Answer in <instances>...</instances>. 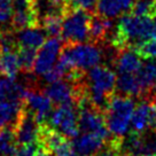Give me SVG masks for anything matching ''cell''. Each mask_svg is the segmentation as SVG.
Returning <instances> with one entry per match:
<instances>
[{"label": "cell", "mask_w": 156, "mask_h": 156, "mask_svg": "<svg viewBox=\"0 0 156 156\" xmlns=\"http://www.w3.org/2000/svg\"><path fill=\"white\" fill-rule=\"evenodd\" d=\"M156 37V29L153 17L139 16L136 14H125L117 24L112 36V46L116 49L134 46L147 39Z\"/></svg>", "instance_id": "6da1fadb"}, {"label": "cell", "mask_w": 156, "mask_h": 156, "mask_svg": "<svg viewBox=\"0 0 156 156\" xmlns=\"http://www.w3.org/2000/svg\"><path fill=\"white\" fill-rule=\"evenodd\" d=\"M116 73L108 66H95L87 70L85 76L86 97L94 107L105 112L110 98L115 94Z\"/></svg>", "instance_id": "7a4b0ae2"}, {"label": "cell", "mask_w": 156, "mask_h": 156, "mask_svg": "<svg viewBox=\"0 0 156 156\" xmlns=\"http://www.w3.org/2000/svg\"><path fill=\"white\" fill-rule=\"evenodd\" d=\"M100 44L95 43H75L66 44L60 53L58 61L71 70L87 71L101 62L103 58L102 49L99 47Z\"/></svg>", "instance_id": "3957f363"}, {"label": "cell", "mask_w": 156, "mask_h": 156, "mask_svg": "<svg viewBox=\"0 0 156 156\" xmlns=\"http://www.w3.org/2000/svg\"><path fill=\"white\" fill-rule=\"evenodd\" d=\"M134 108L136 103L132 97L114 94L110 98L103 115L108 131L114 138L122 139L125 136L131 125Z\"/></svg>", "instance_id": "277c9868"}, {"label": "cell", "mask_w": 156, "mask_h": 156, "mask_svg": "<svg viewBox=\"0 0 156 156\" xmlns=\"http://www.w3.org/2000/svg\"><path fill=\"white\" fill-rule=\"evenodd\" d=\"M90 12L83 9H67L62 14V38L66 44L85 43L88 40Z\"/></svg>", "instance_id": "5b68a950"}, {"label": "cell", "mask_w": 156, "mask_h": 156, "mask_svg": "<svg viewBox=\"0 0 156 156\" xmlns=\"http://www.w3.org/2000/svg\"><path fill=\"white\" fill-rule=\"evenodd\" d=\"M78 109V126L79 131L94 133L102 136L107 142L112 139V136L108 131L103 112L94 107L90 102L87 97L83 98L77 105Z\"/></svg>", "instance_id": "8992f818"}, {"label": "cell", "mask_w": 156, "mask_h": 156, "mask_svg": "<svg viewBox=\"0 0 156 156\" xmlns=\"http://www.w3.org/2000/svg\"><path fill=\"white\" fill-rule=\"evenodd\" d=\"M47 124L69 139H73L79 134L77 106L75 105L58 106L51 114Z\"/></svg>", "instance_id": "52a82bcc"}, {"label": "cell", "mask_w": 156, "mask_h": 156, "mask_svg": "<svg viewBox=\"0 0 156 156\" xmlns=\"http://www.w3.org/2000/svg\"><path fill=\"white\" fill-rule=\"evenodd\" d=\"M23 102L25 108L34 115L39 124H46L48 122L49 116L53 112V102L44 90L40 91L28 86Z\"/></svg>", "instance_id": "ba28073f"}, {"label": "cell", "mask_w": 156, "mask_h": 156, "mask_svg": "<svg viewBox=\"0 0 156 156\" xmlns=\"http://www.w3.org/2000/svg\"><path fill=\"white\" fill-rule=\"evenodd\" d=\"M62 48L63 43L58 37H52L48 40H46L37 52L32 71L38 76H44L58 62Z\"/></svg>", "instance_id": "9c48e42d"}, {"label": "cell", "mask_w": 156, "mask_h": 156, "mask_svg": "<svg viewBox=\"0 0 156 156\" xmlns=\"http://www.w3.org/2000/svg\"><path fill=\"white\" fill-rule=\"evenodd\" d=\"M39 129L40 124L38 121L24 106V109L19 118V122L13 130L17 146L38 144Z\"/></svg>", "instance_id": "30bf717a"}, {"label": "cell", "mask_w": 156, "mask_h": 156, "mask_svg": "<svg viewBox=\"0 0 156 156\" xmlns=\"http://www.w3.org/2000/svg\"><path fill=\"white\" fill-rule=\"evenodd\" d=\"M132 133H142L156 127V105L148 99H141L132 114L131 118Z\"/></svg>", "instance_id": "8fae6325"}, {"label": "cell", "mask_w": 156, "mask_h": 156, "mask_svg": "<svg viewBox=\"0 0 156 156\" xmlns=\"http://www.w3.org/2000/svg\"><path fill=\"white\" fill-rule=\"evenodd\" d=\"M38 12L36 0H13L12 25L15 29L37 25Z\"/></svg>", "instance_id": "7c38bea8"}, {"label": "cell", "mask_w": 156, "mask_h": 156, "mask_svg": "<svg viewBox=\"0 0 156 156\" xmlns=\"http://www.w3.org/2000/svg\"><path fill=\"white\" fill-rule=\"evenodd\" d=\"M71 144L77 156H97L107 145V141L98 134L83 132L75 136Z\"/></svg>", "instance_id": "4fadbf2b"}, {"label": "cell", "mask_w": 156, "mask_h": 156, "mask_svg": "<svg viewBox=\"0 0 156 156\" xmlns=\"http://www.w3.org/2000/svg\"><path fill=\"white\" fill-rule=\"evenodd\" d=\"M112 63L118 73H136L141 67V58L136 51L130 47L116 49V54L112 58Z\"/></svg>", "instance_id": "5bb4252c"}, {"label": "cell", "mask_w": 156, "mask_h": 156, "mask_svg": "<svg viewBox=\"0 0 156 156\" xmlns=\"http://www.w3.org/2000/svg\"><path fill=\"white\" fill-rule=\"evenodd\" d=\"M136 0H98L95 13L107 19H116L130 13Z\"/></svg>", "instance_id": "9a60e30c"}, {"label": "cell", "mask_w": 156, "mask_h": 156, "mask_svg": "<svg viewBox=\"0 0 156 156\" xmlns=\"http://www.w3.org/2000/svg\"><path fill=\"white\" fill-rule=\"evenodd\" d=\"M14 38L19 47L37 49L45 43L46 31L38 25L25 27L17 30Z\"/></svg>", "instance_id": "2e32d148"}, {"label": "cell", "mask_w": 156, "mask_h": 156, "mask_svg": "<svg viewBox=\"0 0 156 156\" xmlns=\"http://www.w3.org/2000/svg\"><path fill=\"white\" fill-rule=\"evenodd\" d=\"M112 23L110 19H107L98 13H92L88 25V41L101 44L110 34Z\"/></svg>", "instance_id": "e0dca14e"}, {"label": "cell", "mask_w": 156, "mask_h": 156, "mask_svg": "<svg viewBox=\"0 0 156 156\" xmlns=\"http://www.w3.org/2000/svg\"><path fill=\"white\" fill-rule=\"evenodd\" d=\"M136 76L142 90L141 99H147L156 88V61L148 60V62L142 63Z\"/></svg>", "instance_id": "ac0fdd59"}, {"label": "cell", "mask_w": 156, "mask_h": 156, "mask_svg": "<svg viewBox=\"0 0 156 156\" xmlns=\"http://www.w3.org/2000/svg\"><path fill=\"white\" fill-rule=\"evenodd\" d=\"M28 86L19 83L15 78L7 76L0 77V101L24 100Z\"/></svg>", "instance_id": "d6986e66"}, {"label": "cell", "mask_w": 156, "mask_h": 156, "mask_svg": "<svg viewBox=\"0 0 156 156\" xmlns=\"http://www.w3.org/2000/svg\"><path fill=\"white\" fill-rule=\"evenodd\" d=\"M115 94L132 98H141L142 90L136 73H118Z\"/></svg>", "instance_id": "ffe728a7"}, {"label": "cell", "mask_w": 156, "mask_h": 156, "mask_svg": "<svg viewBox=\"0 0 156 156\" xmlns=\"http://www.w3.org/2000/svg\"><path fill=\"white\" fill-rule=\"evenodd\" d=\"M16 47L0 48V73L4 76L15 78L21 70Z\"/></svg>", "instance_id": "44dd1931"}, {"label": "cell", "mask_w": 156, "mask_h": 156, "mask_svg": "<svg viewBox=\"0 0 156 156\" xmlns=\"http://www.w3.org/2000/svg\"><path fill=\"white\" fill-rule=\"evenodd\" d=\"M43 29L51 37H58L62 31V13H51L43 17Z\"/></svg>", "instance_id": "7402d4cb"}, {"label": "cell", "mask_w": 156, "mask_h": 156, "mask_svg": "<svg viewBox=\"0 0 156 156\" xmlns=\"http://www.w3.org/2000/svg\"><path fill=\"white\" fill-rule=\"evenodd\" d=\"M17 55H19L21 70L24 73H31L34 70L36 55H37L36 49L28 48V47H20L19 51H17Z\"/></svg>", "instance_id": "603a6c76"}, {"label": "cell", "mask_w": 156, "mask_h": 156, "mask_svg": "<svg viewBox=\"0 0 156 156\" xmlns=\"http://www.w3.org/2000/svg\"><path fill=\"white\" fill-rule=\"evenodd\" d=\"M138 55L145 60L156 61V37L149 38L133 47Z\"/></svg>", "instance_id": "cb8c5ba5"}, {"label": "cell", "mask_w": 156, "mask_h": 156, "mask_svg": "<svg viewBox=\"0 0 156 156\" xmlns=\"http://www.w3.org/2000/svg\"><path fill=\"white\" fill-rule=\"evenodd\" d=\"M132 14L139 16H156V0H136L131 9Z\"/></svg>", "instance_id": "d4e9b609"}, {"label": "cell", "mask_w": 156, "mask_h": 156, "mask_svg": "<svg viewBox=\"0 0 156 156\" xmlns=\"http://www.w3.org/2000/svg\"><path fill=\"white\" fill-rule=\"evenodd\" d=\"M98 0H67L64 10L67 9H83L90 13L95 12Z\"/></svg>", "instance_id": "484cf974"}, {"label": "cell", "mask_w": 156, "mask_h": 156, "mask_svg": "<svg viewBox=\"0 0 156 156\" xmlns=\"http://www.w3.org/2000/svg\"><path fill=\"white\" fill-rule=\"evenodd\" d=\"M122 140L123 138L118 139L112 136V140L107 142L105 148L97 156H125L122 151Z\"/></svg>", "instance_id": "4316f807"}, {"label": "cell", "mask_w": 156, "mask_h": 156, "mask_svg": "<svg viewBox=\"0 0 156 156\" xmlns=\"http://www.w3.org/2000/svg\"><path fill=\"white\" fill-rule=\"evenodd\" d=\"M13 0H0V24H6L12 21Z\"/></svg>", "instance_id": "83f0119b"}, {"label": "cell", "mask_w": 156, "mask_h": 156, "mask_svg": "<svg viewBox=\"0 0 156 156\" xmlns=\"http://www.w3.org/2000/svg\"><path fill=\"white\" fill-rule=\"evenodd\" d=\"M36 148H37V144H34V145L19 146L14 156H34Z\"/></svg>", "instance_id": "f1b7e54d"}, {"label": "cell", "mask_w": 156, "mask_h": 156, "mask_svg": "<svg viewBox=\"0 0 156 156\" xmlns=\"http://www.w3.org/2000/svg\"><path fill=\"white\" fill-rule=\"evenodd\" d=\"M34 156H53L52 153L48 151L46 148H44L43 146H40L37 144V148H36V151H34Z\"/></svg>", "instance_id": "f546056e"}, {"label": "cell", "mask_w": 156, "mask_h": 156, "mask_svg": "<svg viewBox=\"0 0 156 156\" xmlns=\"http://www.w3.org/2000/svg\"><path fill=\"white\" fill-rule=\"evenodd\" d=\"M48 1L52 5L55 6V7L60 8V9L62 10V14H63V9H64V6H66L67 0H48Z\"/></svg>", "instance_id": "4dcf8cb0"}, {"label": "cell", "mask_w": 156, "mask_h": 156, "mask_svg": "<svg viewBox=\"0 0 156 156\" xmlns=\"http://www.w3.org/2000/svg\"><path fill=\"white\" fill-rule=\"evenodd\" d=\"M153 156H156V153H155V154H154V155H153Z\"/></svg>", "instance_id": "1f68e13d"}]
</instances>
